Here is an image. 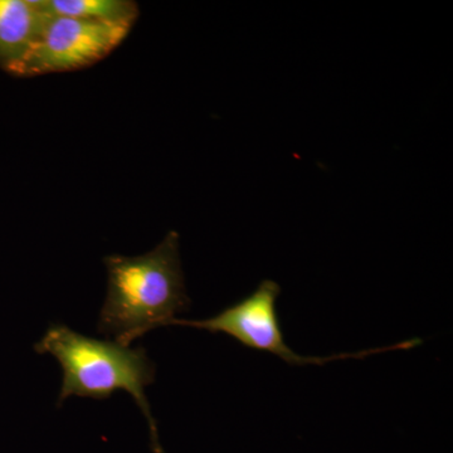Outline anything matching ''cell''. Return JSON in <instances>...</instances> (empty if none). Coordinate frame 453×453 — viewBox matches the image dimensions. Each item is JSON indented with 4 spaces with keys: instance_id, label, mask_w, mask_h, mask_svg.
<instances>
[{
    "instance_id": "obj_1",
    "label": "cell",
    "mask_w": 453,
    "mask_h": 453,
    "mask_svg": "<svg viewBox=\"0 0 453 453\" xmlns=\"http://www.w3.org/2000/svg\"><path fill=\"white\" fill-rule=\"evenodd\" d=\"M104 264L107 294L98 316V333L131 345L189 310L177 232H169L145 255L107 256Z\"/></svg>"
},
{
    "instance_id": "obj_2",
    "label": "cell",
    "mask_w": 453,
    "mask_h": 453,
    "mask_svg": "<svg viewBox=\"0 0 453 453\" xmlns=\"http://www.w3.org/2000/svg\"><path fill=\"white\" fill-rule=\"evenodd\" d=\"M38 354H50L62 368L58 407L70 396L109 399L116 392H127L139 405L150 428L151 447L164 453L157 422L145 395L155 381V365L144 348H131L110 340L88 338L62 324H55L35 345Z\"/></svg>"
},
{
    "instance_id": "obj_3",
    "label": "cell",
    "mask_w": 453,
    "mask_h": 453,
    "mask_svg": "<svg viewBox=\"0 0 453 453\" xmlns=\"http://www.w3.org/2000/svg\"><path fill=\"white\" fill-rule=\"evenodd\" d=\"M281 294L279 283L264 280L250 296L229 306L211 318L202 320L173 319L168 326H189L207 330L210 333H223L240 342L244 347L266 351L279 357L291 365H324L335 360L365 359L374 354L393 350H410L422 344L421 339H410L390 347L368 349L357 353L335 354L332 357H305L286 344L276 303Z\"/></svg>"
},
{
    "instance_id": "obj_4",
    "label": "cell",
    "mask_w": 453,
    "mask_h": 453,
    "mask_svg": "<svg viewBox=\"0 0 453 453\" xmlns=\"http://www.w3.org/2000/svg\"><path fill=\"white\" fill-rule=\"evenodd\" d=\"M131 27L50 16L40 41L18 76L81 70L105 58L127 38Z\"/></svg>"
},
{
    "instance_id": "obj_5",
    "label": "cell",
    "mask_w": 453,
    "mask_h": 453,
    "mask_svg": "<svg viewBox=\"0 0 453 453\" xmlns=\"http://www.w3.org/2000/svg\"><path fill=\"white\" fill-rule=\"evenodd\" d=\"M50 14L40 0H0V67L18 76L40 41Z\"/></svg>"
},
{
    "instance_id": "obj_6",
    "label": "cell",
    "mask_w": 453,
    "mask_h": 453,
    "mask_svg": "<svg viewBox=\"0 0 453 453\" xmlns=\"http://www.w3.org/2000/svg\"><path fill=\"white\" fill-rule=\"evenodd\" d=\"M40 4L50 16L113 25L133 27L139 16L138 5L129 0H40Z\"/></svg>"
}]
</instances>
